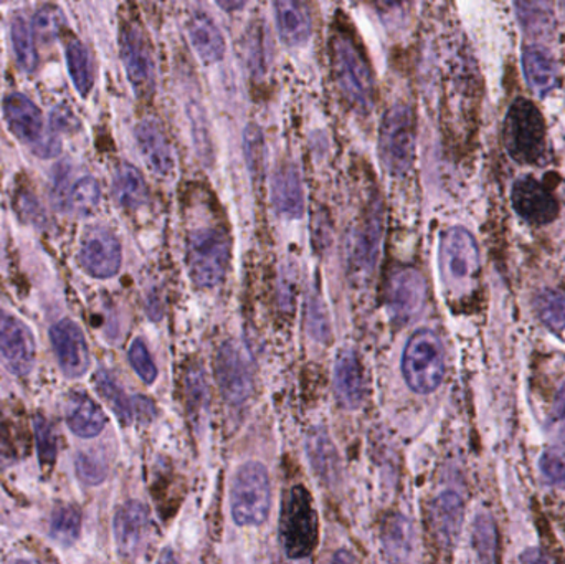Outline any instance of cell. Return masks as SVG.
I'll return each mask as SVG.
<instances>
[{
	"mask_svg": "<svg viewBox=\"0 0 565 564\" xmlns=\"http://www.w3.org/2000/svg\"><path fill=\"white\" fill-rule=\"evenodd\" d=\"M332 79L342 102L358 115H369L375 105V75L364 45L351 22L338 19L329 36Z\"/></svg>",
	"mask_w": 565,
	"mask_h": 564,
	"instance_id": "obj_1",
	"label": "cell"
},
{
	"mask_svg": "<svg viewBox=\"0 0 565 564\" xmlns=\"http://www.w3.org/2000/svg\"><path fill=\"white\" fill-rule=\"evenodd\" d=\"M438 265L445 291L451 300H461L473 294L480 278V251L467 228L451 227L444 232Z\"/></svg>",
	"mask_w": 565,
	"mask_h": 564,
	"instance_id": "obj_2",
	"label": "cell"
},
{
	"mask_svg": "<svg viewBox=\"0 0 565 564\" xmlns=\"http://www.w3.org/2000/svg\"><path fill=\"white\" fill-rule=\"evenodd\" d=\"M508 155L521 164H537L546 152V123L537 106L526 98L511 105L503 123Z\"/></svg>",
	"mask_w": 565,
	"mask_h": 564,
	"instance_id": "obj_3",
	"label": "cell"
},
{
	"mask_svg": "<svg viewBox=\"0 0 565 564\" xmlns=\"http://www.w3.org/2000/svg\"><path fill=\"white\" fill-rule=\"evenodd\" d=\"M414 109L405 103H395L382 116L379 128V156L385 171L392 175H404L411 171L415 161Z\"/></svg>",
	"mask_w": 565,
	"mask_h": 564,
	"instance_id": "obj_4",
	"label": "cell"
},
{
	"mask_svg": "<svg viewBox=\"0 0 565 564\" xmlns=\"http://www.w3.org/2000/svg\"><path fill=\"white\" fill-rule=\"evenodd\" d=\"M231 264V237L221 227L195 228L188 237V267L199 288L224 281Z\"/></svg>",
	"mask_w": 565,
	"mask_h": 564,
	"instance_id": "obj_5",
	"label": "cell"
},
{
	"mask_svg": "<svg viewBox=\"0 0 565 564\" xmlns=\"http://www.w3.org/2000/svg\"><path fill=\"white\" fill-rule=\"evenodd\" d=\"M318 513L311 493L302 486L289 490L281 509L280 536L289 560H305L318 545Z\"/></svg>",
	"mask_w": 565,
	"mask_h": 564,
	"instance_id": "obj_6",
	"label": "cell"
},
{
	"mask_svg": "<svg viewBox=\"0 0 565 564\" xmlns=\"http://www.w3.org/2000/svg\"><path fill=\"white\" fill-rule=\"evenodd\" d=\"M405 383L418 394H430L445 377V350L440 338L430 330L412 334L402 358Z\"/></svg>",
	"mask_w": 565,
	"mask_h": 564,
	"instance_id": "obj_7",
	"label": "cell"
},
{
	"mask_svg": "<svg viewBox=\"0 0 565 564\" xmlns=\"http://www.w3.org/2000/svg\"><path fill=\"white\" fill-rule=\"evenodd\" d=\"M232 515L241 526H260L271 507V483L267 467L247 462L238 469L231 492Z\"/></svg>",
	"mask_w": 565,
	"mask_h": 564,
	"instance_id": "obj_8",
	"label": "cell"
},
{
	"mask_svg": "<svg viewBox=\"0 0 565 564\" xmlns=\"http://www.w3.org/2000/svg\"><path fill=\"white\" fill-rule=\"evenodd\" d=\"M122 65L136 95L149 98L154 93L156 63L151 42L139 23H126L119 39Z\"/></svg>",
	"mask_w": 565,
	"mask_h": 564,
	"instance_id": "obj_9",
	"label": "cell"
},
{
	"mask_svg": "<svg viewBox=\"0 0 565 564\" xmlns=\"http://www.w3.org/2000/svg\"><path fill=\"white\" fill-rule=\"evenodd\" d=\"M215 374L222 394L232 406H242L254 390L252 368L247 354L238 344L228 341L215 358Z\"/></svg>",
	"mask_w": 565,
	"mask_h": 564,
	"instance_id": "obj_10",
	"label": "cell"
},
{
	"mask_svg": "<svg viewBox=\"0 0 565 564\" xmlns=\"http://www.w3.org/2000/svg\"><path fill=\"white\" fill-rule=\"evenodd\" d=\"M36 347L29 328L12 315L0 311V360L10 373L25 376L35 366Z\"/></svg>",
	"mask_w": 565,
	"mask_h": 564,
	"instance_id": "obj_11",
	"label": "cell"
},
{
	"mask_svg": "<svg viewBox=\"0 0 565 564\" xmlns=\"http://www.w3.org/2000/svg\"><path fill=\"white\" fill-rule=\"evenodd\" d=\"M78 260L92 277H115L121 268V245L113 232L103 227L92 228L83 237Z\"/></svg>",
	"mask_w": 565,
	"mask_h": 564,
	"instance_id": "obj_12",
	"label": "cell"
},
{
	"mask_svg": "<svg viewBox=\"0 0 565 564\" xmlns=\"http://www.w3.org/2000/svg\"><path fill=\"white\" fill-rule=\"evenodd\" d=\"M53 350L63 374L79 377L88 371L89 350L82 328L72 320H62L50 330Z\"/></svg>",
	"mask_w": 565,
	"mask_h": 564,
	"instance_id": "obj_13",
	"label": "cell"
},
{
	"mask_svg": "<svg viewBox=\"0 0 565 564\" xmlns=\"http://www.w3.org/2000/svg\"><path fill=\"white\" fill-rule=\"evenodd\" d=\"M514 211L531 224H551L559 214V202L553 192L534 178H523L513 185Z\"/></svg>",
	"mask_w": 565,
	"mask_h": 564,
	"instance_id": "obj_14",
	"label": "cell"
},
{
	"mask_svg": "<svg viewBox=\"0 0 565 564\" xmlns=\"http://www.w3.org/2000/svg\"><path fill=\"white\" fill-rule=\"evenodd\" d=\"M136 141L148 168L154 174L171 175L175 169V155L168 132L154 118L142 119L136 128Z\"/></svg>",
	"mask_w": 565,
	"mask_h": 564,
	"instance_id": "obj_15",
	"label": "cell"
},
{
	"mask_svg": "<svg viewBox=\"0 0 565 564\" xmlns=\"http://www.w3.org/2000/svg\"><path fill=\"white\" fill-rule=\"evenodd\" d=\"M149 530V513L139 502H128L115 517V539L119 553L131 558L139 553Z\"/></svg>",
	"mask_w": 565,
	"mask_h": 564,
	"instance_id": "obj_16",
	"label": "cell"
},
{
	"mask_svg": "<svg viewBox=\"0 0 565 564\" xmlns=\"http://www.w3.org/2000/svg\"><path fill=\"white\" fill-rule=\"evenodd\" d=\"M3 115L9 123L10 131L23 142L36 146L45 138L42 111L26 96L20 93L7 96L3 102Z\"/></svg>",
	"mask_w": 565,
	"mask_h": 564,
	"instance_id": "obj_17",
	"label": "cell"
},
{
	"mask_svg": "<svg viewBox=\"0 0 565 564\" xmlns=\"http://www.w3.org/2000/svg\"><path fill=\"white\" fill-rule=\"evenodd\" d=\"M382 235V207L379 199H372L369 205L367 214L355 234L351 247V267L352 272H362L367 274L374 267L375 257H377L379 242Z\"/></svg>",
	"mask_w": 565,
	"mask_h": 564,
	"instance_id": "obj_18",
	"label": "cell"
},
{
	"mask_svg": "<svg viewBox=\"0 0 565 564\" xmlns=\"http://www.w3.org/2000/svg\"><path fill=\"white\" fill-rule=\"evenodd\" d=\"M424 277L415 270L398 272L391 284V295H388V305H391L392 313L395 320L401 323L411 321L425 304Z\"/></svg>",
	"mask_w": 565,
	"mask_h": 564,
	"instance_id": "obj_19",
	"label": "cell"
},
{
	"mask_svg": "<svg viewBox=\"0 0 565 564\" xmlns=\"http://www.w3.org/2000/svg\"><path fill=\"white\" fill-rule=\"evenodd\" d=\"M275 20L286 45H305L311 36L312 15L309 0H275Z\"/></svg>",
	"mask_w": 565,
	"mask_h": 564,
	"instance_id": "obj_20",
	"label": "cell"
},
{
	"mask_svg": "<svg viewBox=\"0 0 565 564\" xmlns=\"http://www.w3.org/2000/svg\"><path fill=\"white\" fill-rule=\"evenodd\" d=\"M334 387L339 403L348 409H358L364 403V368L352 350L339 353L334 366Z\"/></svg>",
	"mask_w": 565,
	"mask_h": 564,
	"instance_id": "obj_21",
	"label": "cell"
},
{
	"mask_svg": "<svg viewBox=\"0 0 565 564\" xmlns=\"http://www.w3.org/2000/svg\"><path fill=\"white\" fill-rule=\"evenodd\" d=\"M271 201L286 217H301L305 212V192L298 169L291 162H281L271 181Z\"/></svg>",
	"mask_w": 565,
	"mask_h": 564,
	"instance_id": "obj_22",
	"label": "cell"
},
{
	"mask_svg": "<svg viewBox=\"0 0 565 564\" xmlns=\"http://www.w3.org/2000/svg\"><path fill=\"white\" fill-rule=\"evenodd\" d=\"M430 523L435 536L444 546H454L463 523V502L454 492L441 493L430 509Z\"/></svg>",
	"mask_w": 565,
	"mask_h": 564,
	"instance_id": "obj_23",
	"label": "cell"
},
{
	"mask_svg": "<svg viewBox=\"0 0 565 564\" xmlns=\"http://www.w3.org/2000/svg\"><path fill=\"white\" fill-rule=\"evenodd\" d=\"M188 32L195 53L205 65H214L224 58V33L207 13H194L189 20Z\"/></svg>",
	"mask_w": 565,
	"mask_h": 564,
	"instance_id": "obj_24",
	"label": "cell"
},
{
	"mask_svg": "<svg viewBox=\"0 0 565 564\" xmlns=\"http://www.w3.org/2000/svg\"><path fill=\"white\" fill-rule=\"evenodd\" d=\"M66 423L76 436L92 439L99 436L106 426L102 407L83 393L72 394L66 406Z\"/></svg>",
	"mask_w": 565,
	"mask_h": 564,
	"instance_id": "obj_25",
	"label": "cell"
},
{
	"mask_svg": "<svg viewBox=\"0 0 565 564\" xmlns=\"http://www.w3.org/2000/svg\"><path fill=\"white\" fill-rule=\"evenodd\" d=\"M524 76L537 95L546 96L557 86V66L554 56L541 45L523 50Z\"/></svg>",
	"mask_w": 565,
	"mask_h": 564,
	"instance_id": "obj_26",
	"label": "cell"
},
{
	"mask_svg": "<svg viewBox=\"0 0 565 564\" xmlns=\"http://www.w3.org/2000/svg\"><path fill=\"white\" fill-rule=\"evenodd\" d=\"M518 19L533 39H551L556 32V10L553 0H516Z\"/></svg>",
	"mask_w": 565,
	"mask_h": 564,
	"instance_id": "obj_27",
	"label": "cell"
},
{
	"mask_svg": "<svg viewBox=\"0 0 565 564\" xmlns=\"http://www.w3.org/2000/svg\"><path fill=\"white\" fill-rule=\"evenodd\" d=\"M113 192L121 207L138 209L148 201V185L141 172L131 164H121L115 172Z\"/></svg>",
	"mask_w": 565,
	"mask_h": 564,
	"instance_id": "obj_28",
	"label": "cell"
},
{
	"mask_svg": "<svg viewBox=\"0 0 565 564\" xmlns=\"http://www.w3.org/2000/svg\"><path fill=\"white\" fill-rule=\"evenodd\" d=\"M308 456L316 473L326 482H332L339 473V457L324 430H312L308 436Z\"/></svg>",
	"mask_w": 565,
	"mask_h": 564,
	"instance_id": "obj_29",
	"label": "cell"
},
{
	"mask_svg": "<svg viewBox=\"0 0 565 564\" xmlns=\"http://www.w3.org/2000/svg\"><path fill=\"white\" fill-rule=\"evenodd\" d=\"M10 39H12L13 52L17 62L25 72H33L39 63L36 55L35 33L29 20L22 13H15L10 22Z\"/></svg>",
	"mask_w": 565,
	"mask_h": 564,
	"instance_id": "obj_30",
	"label": "cell"
},
{
	"mask_svg": "<svg viewBox=\"0 0 565 564\" xmlns=\"http://www.w3.org/2000/svg\"><path fill=\"white\" fill-rule=\"evenodd\" d=\"M66 63H68L70 76L76 92L82 96L88 95L93 88V66L88 50L79 40H72L66 45Z\"/></svg>",
	"mask_w": 565,
	"mask_h": 564,
	"instance_id": "obj_31",
	"label": "cell"
},
{
	"mask_svg": "<svg viewBox=\"0 0 565 564\" xmlns=\"http://www.w3.org/2000/svg\"><path fill=\"white\" fill-rule=\"evenodd\" d=\"M537 317L553 331L565 330V291L556 288H546L540 291L534 301Z\"/></svg>",
	"mask_w": 565,
	"mask_h": 564,
	"instance_id": "obj_32",
	"label": "cell"
},
{
	"mask_svg": "<svg viewBox=\"0 0 565 564\" xmlns=\"http://www.w3.org/2000/svg\"><path fill=\"white\" fill-rule=\"evenodd\" d=\"M96 390H98L103 400L111 406V409L115 411L116 416H118L122 423H131V401L126 397L125 391L115 383V380H113L106 371H99V373L96 374Z\"/></svg>",
	"mask_w": 565,
	"mask_h": 564,
	"instance_id": "obj_33",
	"label": "cell"
},
{
	"mask_svg": "<svg viewBox=\"0 0 565 564\" xmlns=\"http://www.w3.org/2000/svg\"><path fill=\"white\" fill-rule=\"evenodd\" d=\"M82 529V515L75 507H63L53 515L50 533L60 545L70 546L76 542Z\"/></svg>",
	"mask_w": 565,
	"mask_h": 564,
	"instance_id": "obj_34",
	"label": "cell"
},
{
	"mask_svg": "<svg viewBox=\"0 0 565 564\" xmlns=\"http://www.w3.org/2000/svg\"><path fill=\"white\" fill-rule=\"evenodd\" d=\"M65 13L56 6H43L33 19V33L42 43H52L65 26Z\"/></svg>",
	"mask_w": 565,
	"mask_h": 564,
	"instance_id": "obj_35",
	"label": "cell"
},
{
	"mask_svg": "<svg viewBox=\"0 0 565 564\" xmlns=\"http://www.w3.org/2000/svg\"><path fill=\"white\" fill-rule=\"evenodd\" d=\"M102 199V189L95 178H82L68 194V204L73 211L82 215H89L98 207Z\"/></svg>",
	"mask_w": 565,
	"mask_h": 564,
	"instance_id": "obj_36",
	"label": "cell"
},
{
	"mask_svg": "<svg viewBox=\"0 0 565 564\" xmlns=\"http://www.w3.org/2000/svg\"><path fill=\"white\" fill-rule=\"evenodd\" d=\"M473 545L480 560L497 562L498 535L493 520L488 515L478 517L475 523Z\"/></svg>",
	"mask_w": 565,
	"mask_h": 564,
	"instance_id": "obj_37",
	"label": "cell"
},
{
	"mask_svg": "<svg viewBox=\"0 0 565 564\" xmlns=\"http://www.w3.org/2000/svg\"><path fill=\"white\" fill-rule=\"evenodd\" d=\"M541 472L554 486H565V446L550 447L541 456Z\"/></svg>",
	"mask_w": 565,
	"mask_h": 564,
	"instance_id": "obj_38",
	"label": "cell"
},
{
	"mask_svg": "<svg viewBox=\"0 0 565 564\" xmlns=\"http://www.w3.org/2000/svg\"><path fill=\"white\" fill-rule=\"evenodd\" d=\"M129 361H131L136 373L146 384L154 383L156 377H158V368H156L145 341L135 340V343L129 348Z\"/></svg>",
	"mask_w": 565,
	"mask_h": 564,
	"instance_id": "obj_39",
	"label": "cell"
},
{
	"mask_svg": "<svg viewBox=\"0 0 565 564\" xmlns=\"http://www.w3.org/2000/svg\"><path fill=\"white\" fill-rule=\"evenodd\" d=\"M76 473L82 482L88 486H99L106 479L108 467L103 462L102 457L95 454H79L76 457Z\"/></svg>",
	"mask_w": 565,
	"mask_h": 564,
	"instance_id": "obj_40",
	"label": "cell"
},
{
	"mask_svg": "<svg viewBox=\"0 0 565 564\" xmlns=\"http://www.w3.org/2000/svg\"><path fill=\"white\" fill-rule=\"evenodd\" d=\"M412 535H411V525H408L407 520L395 519V522L391 523V526L387 529V536H385V545H387V550L391 553H398L397 560H404L402 553H411Z\"/></svg>",
	"mask_w": 565,
	"mask_h": 564,
	"instance_id": "obj_41",
	"label": "cell"
},
{
	"mask_svg": "<svg viewBox=\"0 0 565 564\" xmlns=\"http://www.w3.org/2000/svg\"><path fill=\"white\" fill-rule=\"evenodd\" d=\"M36 453H39L40 462L43 467L52 466L56 457L55 436L52 427L46 424L43 417L35 419Z\"/></svg>",
	"mask_w": 565,
	"mask_h": 564,
	"instance_id": "obj_42",
	"label": "cell"
},
{
	"mask_svg": "<svg viewBox=\"0 0 565 564\" xmlns=\"http://www.w3.org/2000/svg\"><path fill=\"white\" fill-rule=\"evenodd\" d=\"M414 0H371L372 7L385 23L401 22L407 17Z\"/></svg>",
	"mask_w": 565,
	"mask_h": 564,
	"instance_id": "obj_43",
	"label": "cell"
},
{
	"mask_svg": "<svg viewBox=\"0 0 565 564\" xmlns=\"http://www.w3.org/2000/svg\"><path fill=\"white\" fill-rule=\"evenodd\" d=\"M550 423L554 427H565V380L554 396L553 409L550 414Z\"/></svg>",
	"mask_w": 565,
	"mask_h": 564,
	"instance_id": "obj_44",
	"label": "cell"
},
{
	"mask_svg": "<svg viewBox=\"0 0 565 564\" xmlns=\"http://www.w3.org/2000/svg\"><path fill=\"white\" fill-rule=\"evenodd\" d=\"M13 457H15V454H13L12 446H10L9 437L0 427V459L12 460Z\"/></svg>",
	"mask_w": 565,
	"mask_h": 564,
	"instance_id": "obj_45",
	"label": "cell"
},
{
	"mask_svg": "<svg viewBox=\"0 0 565 564\" xmlns=\"http://www.w3.org/2000/svg\"><path fill=\"white\" fill-rule=\"evenodd\" d=\"M215 2L225 12H241L247 6L248 0H215Z\"/></svg>",
	"mask_w": 565,
	"mask_h": 564,
	"instance_id": "obj_46",
	"label": "cell"
},
{
	"mask_svg": "<svg viewBox=\"0 0 565 564\" xmlns=\"http://www.w3.org/2000/svg\"><path fill=\"white\" fill-rule=\"evenodd\" d=\"M521 562L541 563L550 562V558H546V556L541 555V552H537V550H531V552H526L524 553L523 556H521Z\"/></svg>",
	"mask_w": 565,
	"mask_h": 564,
	"instance_id": "obj_47",
	"label": "cell"
},
{
	"mask_svg": "<svg viewBox=\"0 0 565 564\" xmlns=\"http://www.w3.org/2000/svg\"><path fill=\"white\" fill-rule=\"evenodd\" d=\"M0 2H3V0H0Z\"/></svg>",
	"mask_w": 565,
	"mask_h": 564,
	"instance_id": "obj_48",
	"label": "cell"
}]
</instances>
